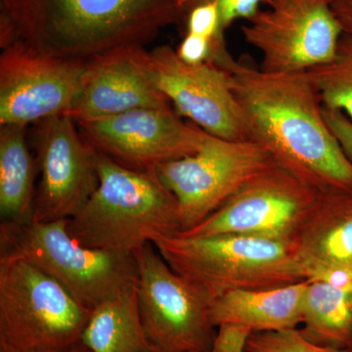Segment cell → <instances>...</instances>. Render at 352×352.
I'll list each match as a JSON object with an SVG mask.
<instances>
[{
    "mask_svg": "<svg viewBox=\"0 0 352 352\" xmlns=\"http://www.w3.org/2000/svg\"><path fill=\"white\" fill-rule=\"evenodd\" d=\"M308 280L263 289H238L220 296L210 305L215 328L223 323H238L254 333L274 332L302 325V305Z\"/></svg>",
    "mask_w": 352,
    "mask_h": 352,
    "instance_id": "e0dca14e",
    "label": "cell"
},
{
    "mask_svg": "<svg viewBox=\"0 0 352 352\" xmlns=\"http://www.w3.org/2000/svg\"><path fill=\"white\" fill-rule=\"evenodd\" d=\"M99 184L67 229L80 244L91 249L133 254L160 237L183 231L179 206L156 170L120 166L97 152Z\"/></svg>",
    "mask_w": 352,
    "mask_h": 352,
    "instance_id": "3957f363",
    "label": "cell"
},
{
    "mask_svg": "<svg viewBox=\"0 0 352 352\" xmlns=\"http://www.w3.org/2000/svg\"><path fill=\"white\" fill-rule=\"evenodd\" d=\"M184 20L180 0H0V46L89 61Z\"/></svg>",
    "mask_w": 352,
    "mask_h": 352,
    "instance_id": "7a4b0ae2",
    "label": "cell"
},
{
    "mask_svg": "<svg viewBox=\"0 0 352 352\" xmlns=\"http://www.w3.org/2000/svg\"><path fill=\"white\" fill-rule=\"evenodd\" d=\"M183 11L188 12L192 7L201 3H212L217 6L224 31L238 20L248 21L261 10L265 0H180Z\"/></svg>",
    "mask_w": 352,
    "mask_h": 352,
    "instance_id": "603a6c76",
    "label": "cell"
},
{
    "mask_svg": "<svg viewBox=\"0 0 352 352\" xmlns=\"http://www.w3.org/2000/svg\"><path fill=\"white\" fill-rule=\"evenodd\" d=\"M321 194L275 164L180 235L236 234L293 242Z\"/></svg>",
    "mask_w": 352,
    "mask_h": 352,
    "instance_id": "8fae6325",
    "label": "cell"
},
{
    "mask_svg": "<svg viewBox=\"0 0 352 352\" xmlns=\"http://www.w3.org/2000/svg\"><path fill=\"white\" fill-rule=\"evenodd\" d=\"M134 56L152 85L173 104L178 115L217 138L249 140L231 73L210 62L185 63L170 45L151 51L135 46Z\"/></svg>",
    "mask_w": 352,
    "mask_h": 352,
    "instance_id": "30bf717a",
    "label": "cell"
},
{
    "mask_svg": "<svg viewBox=\"0 0 352 352\" xmlns=\"http://www.w3.org/2000/svg\"><path fill=\"white\" fill-rule=\"evenodd\" d=\"M323 113L331 131L352 163V120L340 111L323 109Z\"/></svg>",
    "mask_w": 352,
    "mask_h": 352,
    "instance_id": "484cf974",
    "label": "cell"
},
{
    "mask_svg": "<svg viewBox=\"0 0 352 352\" xmlns=\"http://www.w3.org/2000/svg\"><path fill=\"white\" fill-rule=\"evenodd\" d=\"M248 352H346L344 349L320 346L305 338L300 329L274 332L254 333L248 344Z\"/></svg>",
    "mask_w": 352,
    "mask_h": 352,
    "instance_id": "7402d4cb",
    "label": "cell"
},
{
    "mask_svg": "<svg viewBox=\"0 0 352 352\" xmlns=\"http://www.w3.org/2000/svg\"><path fill=\"white\" fill-rule=\"evenodd\" d=\"M0 54V126L38 124L69 113L82 89L88 61L48 56L14 43Z\"/></svg>",
    "mask_w": 352,
    "mask_h": 352,
    "instance_id": "7c38bea8",
    "label": "cell"
},
{
    "mask_svg": "<svg viewBox=\"0 0 352 352\" xmlns=\"http://www.w3.org/2000/svg\"><path fill=\"white\" fill-rule=\"evenodd\" d=\"M175 51L178 57L187 64L214 63V45L203 36L186 32Z\"/></svg>",
    "mask_w": 352,
    "mask_h": 352,
    "instance_id": "d4e9b609",
    "label": "cell"
},
{
    "mask_svg": "<svg viewBox=\"0 0 352 352\" xmlns=\"http://www.w3.org/2000/svg\"><path fill=\"white\" fill-rule=\"evenodd\" d=\"M308 75L323 108L340 111L352 120V34L344 32L332 59Z\"/></svg>",
    "mask_w": 352,
    "mask_h": 352,
    "instance_id": "44dd1931",
    "label": "cell"
},
{
    "mask_svg": "<svg viewBox=\"0 0 352 352\" xmlns=\"http://www.w3.org/2000/svg\"><path fill=\"white\" fill-rule=\"evenodd\" d=\"M152 244L171 270L212 303L238 289L279 288L307 280L293 242L236 234H178Z\"/></svg>",
    "mask_w": 352,
    "mask_h": 352,
    "instance_id": "277c9868",
    "label": "cell"
},
{
    "mask_svg": "<svg viewBox=\"0 0 352 352\" xmlns=\"http://www.w3.org/2000/svg\"><path fill=\"white\" fill-rule=\"evenodd\" d=\"M34 140L39 180L32 219H72L98 187L96 151L69 113L38 122Z\"/></svg>",
    "mask_w": 352,
    "mask_h": 352,
    "instance_id": "5bb4252c",
    "label": "cell"
},
{
    "mask_svg": "<svg viewBox=\"0 0 352 352\" xmlns=\"http://www.w3.org/2000/svg\"><path fill=\"white\" fill-rule=\"evenodd\" d=\"M39 352H91L89 349H87L82 342L76 346L69 347V349H62V351H39Z\"/></svg>",
    "mask_w": 352,
    "mask_h": 352,
    "instance_id": "83f0119b",
    "label": "cell"
},
{
    "mask_svg": "<svg viewBox=\"0 0 352 352\" xmlns=\"http://www.w3.org/2000/svg\"><path fill=\"white\" fill-rule=\"evenodd\" d=\"M327 1L331 2V1H332V0H327Z\"/></svg>",
    "mask_w": 352,
    "mask_h": 352,
    "instance_id": "4dcf8cb0",
    "label": "cell"
},
{
    "mask_svg": "<svg viewBox=\"0 0 352 352\" xmlns=\"http://www.w3.org/2000/svg\"><path fill=\"white\" fill-rule=\"evenodd\" d=\"M76 124L95 151L138 171L155 170L161 164L196 154L207 134L196 124L183 122L170 105Z\"/></svg>",
    "mask_w": 352,
    "mask_h": 352,
    "instance_id": "4fadbf2b",
    "label": "cell"
},
{
    "mask_svg": "<svg viewBox=\"0 0 352 352\" xmlns=\"http://www.w3.org/2000/svg\"><path fill=\"white\" fill-rule=\"evenodd\" d=\"M274 164L272 157L254 141L228 140L207 132L196 154L161 164L155 170L177 200L185 232Z\"/></svg>",
    "mask_w": 352,
    "mask_h": 352,
    "instance_id": "52a82bcc",
    "label": "cell"
},
{
    "mask_svg": "<svg viewBox=\"0 0 352 352\" xmlns=\"http://www.w3.org/2000/svg\"><path fill=\"white\" fill-rule=\"evenodd\" d=\"M25 127L0 126L1 221L32 219L36 194V159L28 146Z\"/></svg>",
    "mask_w": 352,
    "mask_h": 352,
    "instance_id": "d6986e66",
    "label": "cell"
},
{
    "mask_svg": "<svg viewBox=\"0 0 352 352\" xmlns=\"http://www.w3.org/2000/svg\"><path fill=\"white\" fill-rule=\"evenodd\" d=\"M254 331L238 323L217 326L212 352H248V344Z\"/></svg>",
    "mask_w": 352,
    "mask_h": 352,
    "instance_id": "cb8c5ba5",
    "label": "cell"
},
{
    "mask_svg": "<svg viewBox=\"0 0 352 352\" xmlns=\"http://www.w3.org/2000/svg\"><path fill=\"white\" fill-rule=\"evenodd\" d=\"M135 46L112 50L88 61L82 92L69 113L76 122L170 105L136 62Z\"/></svg>",
    "mask_w": 352,
    "mask_h": 352,
    "instance_id": "9a60e30c",
    "label": "cell"
},
{
    "mask_svg": "<svg viewBox=\"0 0 352 352\" xmlns=\"http://www.w3.org/2000/svg\"><path fill=\"white\" fill-rule=\"evenodd\" d=\"M331 6L344 34H352V0H332Z\"/></svg>",
    "mask_w": 352,
    "mask_h": 352,
    "instance_id": "4316f807",
    "label": "cell"
},
{
    "mask_svg": "<svg viewBox=\"0 0 352 352\" xmlns=\"http://www.w3.org/2000/svg\"><path fill=\"white\" fill-rule=\"evenodd\" d=\"M302 325L314 344L346 351L352 339V283L308 280Z\"/></svg>",
    "mask_w": 352,
    "mask_h": 352,
    "instance_id": "ffe728a7",
    "label": "cell"
},
{
    "mask_svg": "<svg viewBox=\"0 0 352 352\" xmlns=\"http://www.w3.org/2000/svg\"><path fill=\"white\" fill-rule=\"evenodd\" d=\"M0 258L32 264L90 309L138 283L133 254L80 244L69 233L67 220L1 221Z\"/></svg>",
    "mask_w": 352,
    "mask_h": 352,
    "instance_id": "5b68a950",
    "label": "cell"
},
{
    "mask_svg": "<svg viewBox=\"0 0 352 352\" xmlns=\"http://www.w3.org/2000/svg\"><path fill=\"white\" fill-rule=\"evenodd\" d=\"M138 295L148 339L157 352H212V302L162 258L152 243L134 252Z\"/></svg>",
    "mask_w": 352,
    "mask_h": 352,
    "instance_id": "ba28073f",
    "label": "cell"
},
{
    "mask_svg": "<svg viewBox=\"0 0 352 352\" xmlns=\"http://www.w3.org/2000/svg\"><path fill=\"white\" fill-rule=\"evenodd\" d=\"M0 352H13L10 349H6V347L0 346Z\"/></svg>",
    "mask_w": 352,
    "mask_h": 352,
    "instance_id": "f1b7e54d",
    "label": "cell"
},
{
    "mask_svg": "<svg viewBox=\"0 0 352 352\" xmlns=\"http://www.w3.org/2000/svg\"><path fill=\"white\" fill-rule=\"evenodd\" d=\"M231 76L249 140L320 193H352V163L308 72L268 73L238 61Z\"/></svg>",
    "mask_w": 352,
    "mask_h": 352,
    "instance_id": "6da1fadb",
    "label": "cell"
},
{
    "mask_svg": "<svg viewBox=\"0 0 352 352\" xmlns=\"http://www.w3.org/2000/svg\"><path fill=\"white\" fill-rule=\"evenodd\" d=\"M80 342L91 352H157L143 325L136 285L92 308Z\"/></svg>",
    "mask_w": 352,
    "mask_h": 352,
    "instance_id": "ac0fdd59",
    "label": "cell"
},
{
    "mask_svg": "<svg viewBox=\"0 0 352 352\" xmlns=\"http://www.w3.org/2000/svg\"><path fill=\"white\" fill-rule=\"evenodd\" d=\"M293 243L307 280L352 283V193H322Z\"/></svg>",
    "mask_w": 352,
    "mask_h": 352,
    "instance_id": "2e32d148",
    "label": "cell"
},
{
    "mask_svg": "<svg viewBox=\"0 0 352 352\" xmlns=\"http://www.w3.org/2000/svg\"><path fill=\"white\" fill-rule=\"evenodd\" d=\"M346 352H352V339H351V344H349V347H347V349H346Z\"/></svg>",
    "mask_w": 352,
    "mask_h": 352,
    "instance_id": "f546056e",
    "label": "cell"
},
{
    "mask_svg": "<svg viewBox=\"0 0 352 352\" xmlns=\"http://www.w3.org/2000/svg\"><path fill=\"white\" fill-rule=\"evenodd\" d=\"M90 314L36 266L0 258V346L13 352L69 349L80 344Z\"/></svg>",
    "mask_w": 352,
    "mask_h": 352,
    "instance_id": "8992f818",
    "label": "cell"
},
{
    "mask_svg": "<svg viewBox=\"0 0 352 352\" xmlns=\"http://www.w3.org/2000/svg\"><path fill=\"white\" fill-rule=\"evenodd\" d=\"M241 28L268 73H300L327 63L344 31L327 0H265Z\"/></svg>",
    "mask_w": 352,
    "mask_h": 352,
    "instance_id": "9c48e42d",
    "label": "cell"
}]
</instances>
